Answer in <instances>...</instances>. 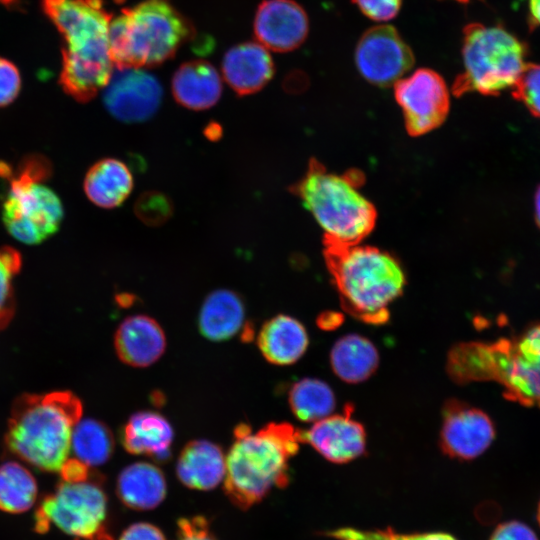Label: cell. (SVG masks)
Returning a JSON list of instances; mask_svg holds the SVG:
<instances>
[{"instance_id": "obj_32", "label": "cell", "mask_w": 540, "mask_h": 540, "mask_svg": "<svg viewBox=\"0 0 540 540\" xmlns=\"http://www.w3.org/2000/svg\"><path fill=\"white\" fill-rule=\"evenodd\" d=\"M511 93L534 117L540 118V64L526 63Z\"/></svg>"}, {"instance_id": "obj_37", "label": "cell", "mask_w": 540, "mask_h": 540, "mask_svg": "<svg viewBox=\"0 0 540 540\" xmlns=\"http://www.w3.org/2000/svg\"><path fill=\"white\" fill-rule=\"evenodd\" d=\"M489 540H538V537L528 525L511 520L498 525Z\"/></svg>"}, {"instance_id": "obj_15", "label": "cell", "mask_w": 540, "mask_h": 540, "mask_svg": "<svg viewBox=\"0 0 540 540\" xmlns=\"http://www.w3.org/2000/svg\"><path fill=\"white\" fill-rule=\"evenodd\" d=\"M352 413L353 407L348 405L342 413L314 422L308 430H300L301 442L311 445L332 463L355 460L366 452V431Z\"/></svg>"}, {"instance_id": "obj_6", "label": "cell", "mask_w": 540, "mask_h": 540, "mask_svg": "<svg viewBox=\"0 0 540 540\" xmlns=\"http://www.w3.org/2000/svg\"><path fill=\"white\" fill-rule=\"evenodd\" d=\"M194 29L170 0H142L112 17L108 42L117 69L153 67L174 56Z\"/></svg>"}, {"instance_id": "obj_7", "label": "cell", "mask_w": 540, "mask_h": 540, "mask_svg": "<svg viewBox=\"0 0 540 540\" xmlns=\"http://www.w3.org/2000/svg\"><path fill=\"white\" fill-rule=\"evenodd\" d=\"M352 175L327 171L312 160L304 176L291 187L325 235V244H359L374 228L376 210L359 191Z\"/></svg>"}, {"instance_id": "obj_25", "label": "cell", "mask_w": 540, "mask_h": 540, "mask_svg": "<svg viewBox=\"0 0 540 540\" xmlns=\"http://www.w3.org/2000/svg\"><path fill=\"white\" fill-rule=\"evenodd\" d=\"M133 176L128 166L115 158L95 162L87 171L83 188L96 206L111 209L120 206L133 189Z\"/></svg>"}, {"instance_id": "obj_44", "label": "cell", "mask_w": 540, "mask_h": 540, "mask_svg": "<svg viewBox=\"0 0 540 540\" xmlns=\"http://www.w3.org/2000/svg\"><path fill=\"white\" fill-rule=\"evenodd\" d=\"M132 300H133V296H129L127 294L125 295H120V297H118V302L123 305H128V304H131L132 303Z\"/></svg>"}, {"instance_id": "obj_10", "label": "cell", "mask_w": 540, "mask_h": 540, "mask_svg": "<svg viewBox=\"0 0 540 540\" xmlns=\"http://www.w3.org/2000/svg\"><path fill=\"white\" fill-rule=\"evenodd\" d=\"M107 496L95 480H62L35 512L34 529L45 533L55 525L83 540H112L107 531Z\"/></svg>"}, {"instance_id": "obj_13", "label": "cell", "mask_w": 540, "mask_h": 540, "mask_svg": "<svg viewBox=\"0 0 540 540\" xmlns=\"http://www.w3.org/2000/svg\"><path fill=\"white\" fill-rule=\"evenodd\" d=\"M494 438L493 421L484 411L458 399L444 403L439 444L445 455L472 460L483 454Z\"/></svg>"}, {"instance_id": "obj_16", "label": "cell", "mask_w": 540, "mask_h": 540, "mask_svg": "<svg viewBox=\"0 0 540 540\" xmlns=\"http://www.w3.org/2000/svg\"><path fill=\"white\" fill-rule=\"evenodd\" d=\"M309 20L293 0H264L256 11L254 33L258 42L276 52L298 48L306 39Z\"/></svg>"}, {"instance_id": "obj_26", "label": "cell", "mask_w": 540, "mask_h": 540, "mask_svg": "<svg viewBox=\"0 0 540 540\" xmlns=\"http://www.w3.org/2000/svg\"><path fill=\"white\" fill-rule=\"evenodd\" d=\"M329 359L338 378L349 384H357L374 374L379 364V353L366 337L348 334L334 343Z\"/></svg>"}, {"instance_id": "obj_38", "label": "cell", "mask_w": 540, "mask_h": 540, "mask_svg": "<svg viewBox=\"0 0 540 540\" xmlns=\"http://www.w3.org/2000/svg\"><path fill=\"white\" fill-rule=\"evenodd\" d=\"M119 540H166L162 531L153 524L138 522L127 527Z\"/></svg>"}, {"instance_id": "obj_1", "label": "cell", "mask_w": 540, "mask_h": 540, "mask_svg": "<svg viewBox=\"0 0 540 540\" xmlns=\"http://www.w3.org/2000/svg\"><path fill=\"white\" fill-rule=\"evenodd\" d=\"M43 9L64 42L60 85L73 99L86 103L113 74L108 42L112 16L104 0H43Z\"/></svg>"}, {"instance_id": "obj_31", "label": "cell", "mask_w": 540, "mask_h": 540, "mask_svg": "<svg viewBox=\"0 0 540 540\" xmlns=\"http://www.w3.org/2000/svg\"><path fill=\"white\" fill-rule=\"evenodd\" d=\"M336 540H457L452 535L442 532L397 533L386 530H359L355 528H339L326 533Z\"/></svg>"}, {"instance_id": "obj_12", "label": "cell", "mask_w": 540, "mask_h": 540, "mask_svg": "<svg viewBox=\"0 0 540 540\" xmlns=\"http://www.w3.org/2000/svg\"><path fill=\"white\" fill-rule=\"evenodd\" d=\"M354 60L361 76L380 87L395 84L415 62L412 50L398 31L384 24L363 33L356 45Z\"/></svg>"}, {"instance_id": "obj_3", "label": "cell", "mask_w": 540, "mask_h": 540, "mask_svg": "<svg viewBox=\"0 0 540 540\" xmlns=\"http://www.w3.org/2000/svg\"><path fill=\"white\" fill-rule=\"evenodd\" d=\"M235 440L226 456L224 488L231 501L247 509L272 488L289 480V461L299 450L300 430L286 422H271L252 433L248 424L234 429Z\"/></svg>"}, {"instance_id": "obj_46", "label": "cell", "mask_w": 540, "mask_h": 540, "mask_svg": "<svg viewBox=\"0 0 540 540\" xmlns=\"http://www.w3.org/2000/svg\"><path fill=\"white\" fill-rule=\"evenodd\" d=\"M454 1L465 4V3H468L470 0H454Z\"/></svg>"}, {"instance_id": "obj_5", "label": "cell", "mask_w": 540, "mask_h": 540, "mask_svg": "<svg viewBox=\"0 0 540 540\" xmlns=\"http://www.w3.org/2000/svg\"><path fill=\"white\" fill-rule=\"evenodd\" d=\"M81 415V401L72 392L22 394L11 409L6 446L42 471H60L68 459L73 428Z\"/></svg>"}, {"instance_id": "obj_24", "label": "cell", "mask_w": 540, "mask_h": 540, "mask_svg": "<svg viewBox=\"0 0 540 540\" xmlns=\"http://www.w3.org/2000/svg\"><path fill=\"white\" fill-rule=\"evenodd\" d=\"M245 317V305L241 296L233 290L212 291L202 303L198 327L200 333L215 342L232 338L241 329Z\"/></svg>"}, {"instance_id": "obj_27", "label": "cell", "mask_w": 540, "mask_h": 540, "mask_svg": "<svg viewBox=\"0 0 540 540\" xmlns=\"http://www.w3.org/2000/svg\"><path fill=\"white\" fill-rule=\"evenodd\" d=\"M288 403L296 418L303 422H316L332 414L336 398L324 381L303 378L290 387Z\"/></svg>"}, {"instance_id": "obj_42", "label": "cell", "mask_w": 540, "mask_h": 540, "mask_svg": "<svg viewBox=\"0 0 540 540\" xmlns=\"http://www.w3.org/2000/svg\"><path fill=\"white\" fill-rule=\"evenodd\" d=\"M205 134L209 139L217 140L221 136V128L218 124L211 123L207 126Z\"/></svg>"}, {"instance_id": "obj_21", "label": "cell", "mask_w": 540, "mask_h": 540, "mask_svg": "<svg viewBox=\"0 0 540 540\" xmlns=\"http://www.w3.org/2000/svg\"><path fill=\"white\" fill-rule=\"evenodd\" d=\"M263 357L274 365L286 366L297 362L309 345L308 333L297 319L278 314L267 320L257 336Z\"/></svg>"}, {"instance_id": "obj_40", "label": "cell", "mask_w": 540, "mask_h": 540, "mask_svg": "<svg viewBox=\"0 0 540 540\" xmlns=\"http://www.w3.org/2000/svg\"><path fill=\"white\" fill-rule=\"evenodd\" d=\"M343 320V316L337 312H324L319 315L317 324L321 329L331 330L337 328Z\"/></svg>"}, {"instance_id": "obj_4", "label": "cell", "mask_w": 540, "mask_h": 540, "mask_svg": "<svg viewBox=\"0 0 540 540\" xmlns=\"http://www.w3.org/2000/svg\"><path fill=\"white\" fill-rule=\"evenodd\" d=\"M324 254L343 310L366 324H385L390 317L389 305L406 284L397 259L378 248L358 244H325Z\"/></svg>"}, {"instance_id": "obj_23", "label": "cell", "mask_w": 540, "mask_h": 540, "mask_svg": "<svg viewBox=\"0 0 540 540\" xmlns=\"http://www.w3.org/2000/svg\"><path fill=\"white\" fill-rule=\"evenodd\" d=\"M167 484L162 471L154 464L136 462L119 474L116 492L121 502L134 510H151L165 498Z\"/></svg>"}, {"instance_id": "obj_34", "label": "cell", "mask_w": 540, "mask_h": 540, "mask_svg": "<svg viewBox=\"0 0 540 540\" xmlns=\"http://www.w3.org/2000/svg\"><path fill=\"white\" fill-rule=\"evenodd\" d=\"M21 78L17 67L0 57V107L12 103L19 94Z\"/></svg>"}, {"instance_id": "obj_8", "label": "cell", "mask_w": 540, "mask_h": 540, "mask_svg": "<svg viewBox=\"0 0 540 540\" xmlns=\"http://www.w3.org/2000/svg\"><path fill=\"white\" fill-rule=\"evenodd\" d=\"M51 173L49 160L41 154L27 155L15 170L0 162V176L9 182L2 201V222L22 243L39 244L55 234L62 223L61 200L45 184Z\"/></svg>"}, {"instance_id": "obj_14", "label": "cell", "mask_w": 540, "mask_h": 540, "mask_svg": "<svg viewBox=\"0 0 540 540\" xmlns=\"http://www.w3.org/2000/svg\"><path fill=\"white\" fill-rule=\"evenodd\" d=\"M105 88L106 109L126 123L151 118L157 112L163 95L157 78L143 68L117 69Z\"/></svg>"}, {"instance_id": "obj_35", "label": "cell", "mask_w": 540, "mask_h": 540, "mask_svg": "<svg viewBox=\"0 0 540 540\" xmlns=\"http://www.w3.org/2000/svg\"><path fill=\"white\" fill-rule=\"evenodd\" d=\"M360 11L377 22H386L397 16L402 0H353Z\"/></svg>"}, {"instance_id": "obj_30", "label": "cell", "mask_w": 540, "mask_h": 540, "mask_svg": "<svg viewBox=\"0 0 540 540\" xmlns=\"http://www.w3.org/2000/svg\"><path fill=\"white\" fill-rule=\"evenodd\" d=\"M21 265V254L16 249L0 247V330L9 324L15 313L13 278Z\"/></svg>"}, {"instance_id": "obj_36", "label": "cell", "mask_w": 540, "mask_h": 540, "mask_svg": "<svg viewBox=\"0 0 540 540\" xmlns=\"http://www.w3.org/2000/svg\"><path fill=\"white\" fill-rule=\"evenodd\" d=\"M176 540H217L208 521L202 516L183 518L178 521Z\"/></svg>"}, {"instance_id": "obj_18", "label": "cell", "mask_w": 540, "mask_h": 540, "mask_svg": "<svg viewBox=\"0 0 540 540\" xmlns=\"http://www.w3.org/2000/svg\"><path fill=\"white\" fill-rule=\"evenodd\" d=\"M222 73L227 84L240 96L261 90L273 77L274 64L259 42L232 47L223 58Z\"/></svg>"}, {"instance_id": "obj_11", "label": "cell", "mask_w": 540, "mask_h": 540, "mask_svg": "<svg viewBox=\"0 0 540 540\" xmlns=\"http://www.w3.org/2000/svg\"><path fill=\"white\" fill-rule=\"evenodd\" d=\"M394 95L411 135L425 134L440 126L447 117L448 88L441 75L432 69L420 68L399 79L394 84Z\"/></svg>"}, {"instance_id": "obj_41", "label": "cell", "mask_w": 540, "mask_h": 540, "mask_svg": "<svg viewBox=\"0 0 540 540\" xmlns=\"http://www.w3.org/2000/svg\"><path fill=\"white\" fill-rule=\"evenodd\" d=\"M530 26H540V0H529Z\"/></svg>"}, {"instance_id": "obj_39", "label": "cell", "mask_w": 540, "mask_h": 540, "mask_svg": "<svg viewBox=\"0 0 540 540\" xmlns=\"http://www.w3.org/2000/svg\"><path fill=\"white\" fill-rule=\"evenodd\" d=\"M60 472L62 480L68 482H79L89 478V467L77 458H68Z\"/></svg>"}, {"instance_id": "obj_28", "label": "cell", "mask_w": 540, "mask_h": 540, "mask_svg": "<svg viewBox=\"0 0 540 540\" xmlns=\"http://www.w3.org/2000/svg\"><path fill=\"white\" fill-rule=\"evenodd\" d=\"M114 437L108 426L99 420H79L72 432L71 448L75 458L88 467L106 463L114 451Z\"/></svg>"}, {"instance_id": "obj_33", "label": "cell", "mask_w": 540, "mask_h": 540, "mask_svg": "<svg viewBox=\"0 0 540 540\" xmlns=\"http://www.w3.org/2000/svg\"><path fill=\"white\" fill-rule=\"evenodd\" d=\"M136 216L146 225L160 226L168 221L173 214L171 199L159 191L142 193L135 202Z\"/></svg>"}, {"instance_id": "obj_17", "label": "cell", "mask_w": 540, "mask_h": 540, "mask_svg": "<svg viewBox=\"0 0 540 540\" xmlns=\"http://www.w3.org/2000/svg\"><path fill=\"white\" fill-rule=\"evenodd\" d=\"M114 348L123 363L131 367H147L164 353L165 333L152 317L132 315L118 326L114 334Z\"/></svg>"}, {"instance_id": "obj_43", "label": "cell", "mask_w": 540, "mask_h": 540, "mask_svg": "<svg viewBox=\"0 0 540 540\" xmlns=\"http://www.w3.org/2000/svg\"><path fill=\"white\" fill-rule=\"evenodd\" d=\"M534 217L535 222L540 229V186L537 188L534 196Z\"/></svg>"}, {"instance_id": "obj_22", "label": "cell", "mask_w": 540, "mask_h": 540, "mask_svg": "<svg viewBox=\"0 0 540 540\" xmlns=\"http://www.w3.org/2000/svg\"><path fill=\"white\" fill-rule=\"evenodd\" d=\"M172 93L176 102L190 110H206L214 106L222 93L217 70L204 60L183 63L172 78Z\"/></svg>"}, {"instance_id": "obj_2", "label": "cell", "mask_w": 540, "mask_h": 540, "mask_svg": "<svg viewBox=\"0 0 540 540\" xmlns=\"http://www.w3.org/2000/svg\"><path fill=\"white\" fill-rule=\"evenodd\" d=\"M446 369L457 384L496 381L507 400L540 408V323L511 339L458 343Z\"/></svg>"}, {"instance_id": "obj_29", "label": "cell", "mask_w": 540, "mask_h": 540, "mask_svg": "<svg viewBox=\"0 0 540 540\" xmlns=\"http://www.w3.org/2000/svg\"><path fill=\"white\" fill-rule=\"evenodd\" d=\"M38 487L32 473L15 461L0 465V510L23 513L36 501Z\"/></svg>"}, {"instance_id": "obj_9", "label": "cell", "mask_w": 540, "mask_h": 540, "mask_svg": "<svg viewBox=\"0 0 540 540\" xmlns=\"http://www.w3.org/2000/svg\"><path fill=\"white\" fill-rule=\"evenodd\" d=\"M527 54L526 43L500 25H466L462 41L464 71L454 81L453 93L499 95L512 88L526 64Z\"/></svg>"}, {"instance_id": "obj_19", "label": "cell", "mask_w": 540, "mask_h": 540, "mask_svg": "<svg viewBox=\"0 0 540 540\" xmlns=\"http://www.w3.org/2000/svg\"><path fill=\"white\" fill-rule=\"evenodd\" d=\"M226 457L220 446L209 440H192L179 454L176 474L190 489L211 490L225 477Z\"/></svg>"}, {"instance_id": "obj_45", "label": "cell", "mask_w": 540, "mask_h": 540, "mask_svg": "<svg viewBox=\"0 0 540 540\" xmlns=\"http://www.w3.org/2000/svg\"><path fill=\"white\" fill-rule=\"evenodd\" d=\"M537 519H538V523L540 525V501H539L538 508H537Z\"/></svg>"}, {"instance_id": "obj_20", "label": "cell", "mask_w": 540, "mask_h": 540, "mask_svg": "<svg viewBox=\"0 0 540 540\" xmlns=\"http://www.w3.org/2000/svg\"><path fill=\"white\" fill-rule=\"evenodd\" d=\"M174 432L169 421L154 411H139L123 426L120 439L124 449L164 462L171 456Z\"/></svg>"}]
</instances>
